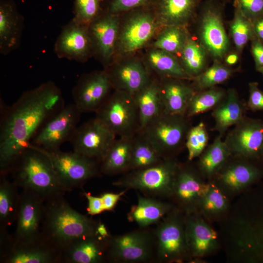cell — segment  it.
Returning a JSON list of instances; mask_svg holds the SVG:
<instances>
[{
  "label": "cell",
  "mask_w": 263,
  "mask_h": 263,
  "mask_svg": "<svg viewBox=\"0 0 263 263\" xmlns=\"http://www.w3.org/2000/svg\"><path fill=\"white\" fill-rule=\"evenodd\" d=\"M0 108V174L7 175L43 126L65 105L60 88L48 81Z\"/></svg>",
  "instance_id": "1"
},
{
  "label": "cell",
  "mask_w": 263,
  "mask_h": 263,
  "mask_svg": "<svg viewBox=\"0 0 263 263\" xmlns=\"http://www.w3.org/2000/svg\"><path fill=\"white\" fill-rule=\"evenodd\" d=\"M100 221L79 213L61 195L45 201L41 232L62 252L75 240L97 233Z\"/></svg>",
  "instance_id": "2"
},
{
  "label": "cell",
  "mask_w": 263,
  "mask_h": 263,
  "mask_svg": "<svg viewBox=\"0 0 263 263\" xmlns=\"http://www.w3.org/2000/svg\"><path fill=\"white\" fill-rule=\"evenodd\" d=\"M10 173L12 181L19 188L34 192L45 201L67 192L59 182L48 154L32 145L19 157Z\"/></svg>",
  "instance_id": "3"
},
{
  "label": "cell",
  "mask_w": 263,
  "mask_h": 263,
  "mask_svg": "<svg viewBox=\"0 0 263 263\" xmlns=\"http://www.w3.org/2000/svg\"><path fill=\"white\" fill-rule=\"evenodd\" d=\"M179 164L174 158L164 159L154 166L130 171L113 182V185L138 191L158 199L171 197Z\"/></svg>",
  "instance_id": "4"
},
{
  "label": "cell",
  "mask_w": 263,
  "mask_h": 263,
  "mask_svg": "<svg viewBox=\"0 0 263 263\" xmlns=\"http://www.w3.org/2000/svg\"><path fill=\"white\" fill-rule=\"evenodd\" d=\"M191 127L184 114L164 112L150 121L140 131L163 159L174 158L185 146Z\"/></svg>",
  "instance_id": "5"
},
{
  "label": "cell",
  "mask_w": 263,
  "mask_h": 263,
  "mask_svg": "<svg viewBox=\"0 0 263 263\" xmlns=\"http://www.w3.org/2000/svg\"><path fill=\"white\" fill-rule=\"evenodd\" d=\"M116 136L132 138L141 130L139 113L132 95L115 90L95 113Z\"/></svg>",
  "instance_id": "6"
},
{
  "label": "cell",
  "mask_w": 263,
  "mask_h": 263,
  "mask_svg": "<svg viewBox=\"0 0 263 263\" xmlns=\"http://www.w3.org/2000/svg\"><path fill=\"white\" fill-rule=\"evenodd\" d=\"M108 243V262H154V235L153 230L149 227H140L122 235H111Z\"/></svg>",
  "instance_id": "7"
},
{
  "label": "cell",
  "mask_w": 263,
  "mask_h": 263,
  "mask_svg": "<svg viewBox=\"0 0 263 263\" xmlns=\"http://www.w3.org/2000/svg\"><path fill=\"white\" fill-rule=\"evenodd\" d=\"M44 151L51 159L59 182L67 192L80 188L88 180L102 175L100 163L74 151L64 152L60 149Z\"/></svg>",
  "instance_id": "8"
},
{
  "label": "cell",
  "mask_w": 263,
  "mask_h": 263,
  "mask_svg": "<svg viewBox=\"0 0 263 263\" xmlns=\"http://www.w3.org/2000/svg\"><path fill=\"white\" fill-rule=\"evenodd\" d=\"M173 210L153 230L155 242L154 262L182 261L189 254L188 247L185 220Z\"/></svg>",
  "instance_id": "9"
},
{
  "label": "cell",
  "mask_w": 263,
  "mask_h": 263,
  "mask_svg": "<svg viewBox=\"0 0 263 263\" xmlns=\"http://www.w3.org/2000/svg\"><path fill=\"white\" fill-rule=\"evenodd\" d=\"M222 2L219 0H207L200 8L199 41L207 52L218 60L224 58L229 46L223 23Z\"/></svg>",
  "instance_id": "10"
},
{
  "label": "cell",
  "mask_w": 263,
  "mask_h": 263,
  "mask_svg": "<svg viewBox=\"0 0 263 263\" xmlns=\"http://www.w3.org/2000/svg\"><path fill=\"white\" fill-rule=\"evenodd\" d=\"M81 114L74 103L65 105L40 129L31 145L47 151L59 150L64 143L70 142Z\"/></svg>",
  "instance_id": "11"
},
{
  "label": "cell",
  "mask_w": 263,
  "mask_h": 263,
  "mask_svg": "<svg viewBox=\"0 0 263 263\" xmlns=\"http://www.w3.org/2000/svg\"><path fill=\"white\" fill-rule=\"evenodd\" d=\"M116 137L112 131L94 117L78 126L70 142L73 151L100 164Z\"/></svg>",
  "instance_id": "12"
},
{
  "label": "cell",
  "mask_w": 263,
  "mask_h": 263,
  "mask_svg": "<svg viewBox=\"0 0 263 263\" xmlns=\"http://www.w3.org/2000/svg\"><path fill=\"white\" fill-rule=\"evenodd\" d=\"M45 201L37 193L22 190L13 234L14 244L26 243L39 237L45 210Z\"/></svg>",
  "instance_id": "13"
},
{
  "label": "cell",
  "mask_w": 263,
  "mask_h": 263,
  "mask_svg": "<svg viewBox=\"0 0 263 263\" xmlns=\"http://www.w3.org/2000/svg\"><path fill=\"white\" fill-rule=\"evenodd\" d=\"M112 87L106 71L84 75L72 90L74 103L82 113H95L109 96Z\"/></svg>",
  "instance_id": "14"
},
{
  "label": "cell",
  "mask_w": 263,
  "mask_h": 263,
  "mask_svg": "<svg viewBox=\"0 0 263 263\" xmlns=\"http://www.w3.org/2000/svg\"><path fill=\"white\" fill-rule=\"evenodd\" d=\"M225 140L231 153L256 156L263 150V121L245 118L235 125Z\"/></svg>",
  "instance_id": "15"
},
{
  "label": "cell",
  "mask_w": 263,
  "mask_h": 263,
  "mask_svg": "<svg viewBox=\"0 0 263 263\" xmlns=\"http://www.w3.org/2000/svg\"><path fill=\"white\" fill-rule=\"evenodd\" d=\"M92 43L88 26L73 19L62 28L55 44V52L60 58L84 61L90 54Z\"/></svg>",
  "instance_id": "16"
},
{
  "label": "cell",
  "mask_w": 263,
  "mask_h": 263,
  "mask_svg": "<svg viewBox=\"0 0 263 263\" xmlns=\"http://www.w3.org/2000/svg\"><path fill=\"white\" fill-rule=\"evenodd\" d=\"M155 11L148 7L136 11L129 19L120 36L122 52H134L145 44L153 35L156 28Z\"/></svg>",
  "instance_id": "17"
},
{
  "label": "cell",
  "mask_w": 263,
  "mask_h": 263,
  "mask_svg": "<svg viewBox=\"0 0 263 263\" xmlns=\"http://www.w3.org/2000/svg\"><path fill=\"white\" fill-rule=\"evenodd\" d=\"M109 238L95 233L75 240L62 251L61 263L107 262Z\"/></svg>",
  "instance_id": "18"
},
{
  "label": "cell",
  "mask_w": 263,
  "mask_h": 263,
  "mask_svg": "<svg viewBox=\"0 0 263 263\" xmlns=\"http://www.w3.org/2000/svg\"><path fill=\"white\" fill-rule=\"evenodd\" d=\"M62 252L41 234L29 242L14 245L2 263H61Z\"/></svg>",
  "instance_id": "19"
},
{
  "label": "cell",
  "mask_w": 263,
  "mask_h": 263,
  "mask_svg": "<svg viewBox=\"0 0 263 263\" xmlns=\"http://www.w3.org/2000/svg\"><path fill=\"white\" fill-rule=\"evenodd\" d=\"M210 186L201 182L189 166L179 164L171 197H173L181 207L189 212L206 194Z\"/></svg>",
  "instance_id": "20"
},
{
  "label": "cell",
  "mask_w": 263,
  "mask_h": 263,
  "mask_svg": "<svg viewBox=\"0 0 263 263\" xmlns=\"http://www.w3.org/2000/svg\"><path fill=\"white\" fill-rule=\"evenodd\" d=\"M24 27V18L14 2H0V53L7 55L20 44Z\"/></svg>",
  "instance_id": "21"
},
{
  "label": "cell",
  "mask_w": 263,
  "mask_h": 263,
  "mask_svg": "<svg viewBox=\"0 0 263 263\" xmlns=\"http://www.w3.org/2000/svg\"><path fill=\"white\" fill-rule=\"evenodd\" d=\"M117 15L106 13L88 26L92 46L104 62H108L113 54L118 34Z\"/></svg>",
  "instance_id": "22"
},
{
  "label": "cell",
  "mask_w": 263,
  "mask_h": 263,
  "mask_svg": "<svg viewBox=\"0 0 263 263\" xmlns=\"http://www.w3.org/2000/svg\"><path fill=\"white\" fill-rule=\"evenodd\" d=\"M115 90L134 95L150 80L149 74L139 62L131 61L106 71Z\"/></svg>",
  "instance_id": "23"
},
{
  "label": "cell",
  "mask_w": 263,
  "mask_h": 263,
  "mask_svg": "<svg viewBox=\"0 0 263 263\" xmlns=\"http://www.w3.org/2000/svg\"><path fill=\"white\" fill-rule=\"evenodd\" d=\"M201 0H156L153 6L156 17L166 26H184L194 18Z\"/></svg>",
  "instance_id": "24"
},
{
  "label": "cell",
  "mask_w": 263,
  "mask_h": 263,
  "mask_svg": "<svg viewBox=\"0 0 263 263\" xmlns=\"http://www.w3.org/2000/svg\"><path fill=\"white\" fill-rule=\"evenodd\" d=\"M181 79L165 77L159 82L163 112L186 114L189 103L195 93Z\"/></svg>",
  "instance_id": "25"
},
{
  "label": "cell",
  "mask_w": 263,
  "mask_h": 263,
  "mask_svg": "<svg viewBox=\"0 0 263 263\" xmlns=\"http://www.w3.org/2000/svg\"><path fill=\"white\" fill-rule=\"evenodd\" d=\"M137 195V204L132 206L127 214V219L140 227L157 225L173 209L171 204L160 199Z\"/></svg>",
  "instance_id": "26"
},
{
  "label": "cell",
  "mask_w": 263,
  "mask_h": 263,
  "mask_svg": "<svg viewBox=\"0 0 263 263\" xmlns=\"http://www.w3.org/2000/svg\"><path fill=\"white\" fill-rule=\"evenodd\" d=\"M185 229L189 254L203 256L215 245L216 232L201 220L188 216L185 219Z\"/></svg>",
  "instance_id": "27"
},
{
  "label": "cell",
  "mask_w": 263,
  "mask_h": 263,
  "mask_svg": "<svg viewBox=\"0 0 263 263\" xmlns=\"http://www.w3.org/2000/svg\"><path fill=\"white\" fill-rule=\"evenodd\" d=\"M245 107L234 89H230L225 97L215 108L212 116L215 119V130L222 134L230 127L236 125L244 117Z\"/></svg>",
  "instance_id": "28"
},
{
  "label": "cell",
  "mask_w": 263,
  "mask_h": 263,
  "mask_svg": "<svg viewBox=\"0 0 263 263\" xmlns=\"http://www.w3.org/2000/svg\"><path fill=\"white\" fill-rule=\"evenodd\" d=\"M132 138L119 137L115 139L100 162L102 175L114 176L129 171Z\"/></svg>",
  "instance_id": "29"
},
{
  "label": "cell",
  "mask_w": 263,
  "mask_h": 263,
  "mask_svg": "<svg viewBox=\"0 0 263 263\" xmlns=\"http://www.w3.org/2000/svg\"><path fill=\"white\" fill-rule=\"evenodd\" d=\"M132 96L139 111L141 130L163 112L159 82L150 79L143 88Z\"/></svg>",
  "instance_id": "30"
},
{
  "label": "cell",
  "mask_w": 263,
  "mask_h": 263,
  "mask_svg": "<svg viewBox=\"0 0 263 263\" xmlns=\"http://www.w3.org/2000/svg\"><path fill=\"white\" fill-rule=\"evenodd\" d=\"M6 176L0 174V230L16 222L20 200L19 188Z\"/></svg>",
  "instance_id": "31"
},
{
  "label": "cell",
  "mask_w": 263,
  "mask_h": 263,
  "mask_svg": "<svg viewBox=\"0 0 263 263\" xmlns=\"http://www.w3.org/2000/svg\"><path fill=\"white\" fill-rule=\"evenodd\" d=\"M163 160L140 131L133 137L129 171L154 166Z\"/></svg>",
  "instance_id": "32"
},
{
  "label": "cell",
  "mask_w": 263,
  "mask_h": 263,
  "mask_svg": "<svg viewBox=\"0 0 263 263\" xmlns=\"http://www.w3.org/2000/svg\"><path fill=\"white\" fill-rule=\"evenodd\" d=\"M148 58L151 68L163 78L192 79L173 54L155 49L149 52Z\"/></svg>",
  "instance_id": "33"
},
{
  "label": "cell",
  "mask_w": 263,
  "mask_h": 263,
  "mask_svg": "<svg viewBox=\"0 0 263 263\" xmlns=\"http://www.w3.org/2000/svg\"><path fill=\"white\" fill-rule=\"evenodd\" d=\"M207 53L200 41L188 38L181 52L182 65L192 79L204 71Z\"/></svg>",
  "instance_id": "34"
},
{
  "label": "cell",
  "mask_w": 263,
  "mask_h": 263,
  "mask_svg": "<svg viewBox=\"0 0 263 263\" xmlns=\"http://www.w3.org/2000/svg\"><path fill=\"white\" fill-rule=\"evenodd\" d=\"M221 136H217L213 143L201 155L199 166L206 175L210 176L218 171L231 154Z\"/></svg>",
  "instance_id": "35"
},
{
  "label": "cell",
  "mask_w": 263,
  "mask_h": 263,
  "mask_svg": "<svg viewBox=\"0 0 263 263\" xmlns=\"http://www.w3.org/2000/svg\"><path fill=\"white\" fill-rule=\"evenodd\" d=\"M259 175V170L250 165L238 163L231 165L220 174L222 183L233 190L240 189L252 182Z\"/></svg>",
  "instance_id": "36"
},
{
  "label": "cell",
  "mask_w": 263,
  "mask_h": 263,
  "mask_svg": "<svg viewBox=\"0 0 263 263\" xmlns=\"http://www.w3.org/2000/svg\"><path fill=\"white\" fill-rule=\"evenodd\" d=\"M226 93L221 89L211 88L195 92L187 108L186 115L190 118L215 108L224 99Z\"/></svg>",
  "instance_id": "37"
},
{
  "label": "cell",
  "mask_w": 263,
  "mask_h": 263,
  "mask_svg": "<svg viewBox=\"0 0 263 263\" xmlns=\"http://www.w3.org/2000/svg\"><path fill=\"white\" fill-rule=\"evenodd\" d=\"M188 38L183 26H168L159 35L153 46L155 49L173 55L181 53Z\"/></svg>",
  "instance_id": "38"
},
{
  "label": "cell",
  "mask_w": 263,
  "mask_h": 263,
  "mask_svg": "<svg viewBox=\"0 0 263 263\" xmlns=\"http://www.w3.org/2000/svg\"><path fill=\"white\" fill-rule=\"evenodd\" d=\"M231 38L237 51L241 53L249 41L255 37L252 22L235 6L234 16L230 24Z\"/></svg>",
  "instance_id": "39"
},
{
  "label": "cell",
  "mask_w": 263,
  "mask_h": 263,
  "mask_svg": "<svg viewBox=\"0 0 263 263\" xmlns=\"http://www.w3.org/2000/svg\"><path fill=\"white\" fill-rule=\"evenodd\" d=\"M208 68L204 71L195 78L197 87L200 90L212 88L227 80L233 73V70L222 64L218 60Z\"/></svg>",
  "instance_id": "40"
},
{
  "label": "cell",
  "mask_w": 263,
  "mask_h": 263,
  "mask_svg": "<svg viewBox=\"0 0 263 263\" xmlns=\"http://www.w3.org/2000/svg\"><path fill=\"white\" fill-rule=\"evenodd\" d=\"M208 141V133L203 122L190 128L188 133L185 144L189 161H191L202 154L207 146Z\"/></svg>",
  "instance_id": "41"
},
{
  "label": "cell",
  "mask_w": 263,
  "mask_h": 263,
  "mask_svg": "<svg viewBox=\"0 0 263 263\" xmlns=\"http://www.w3.org/2000/svg\"><path fill=\"white\" fill-rule=\"evenodd\" d=\"M103 0H74V16L75 22L88 26L99 17Z\"/></svg>",
  "instance_id": "42"
},
{
  "label": "cell",
  "mask_w": 263,
  "mask_h": 263,
  "mask_svg": "<svg viewBox=\"0 0 263 263\" xmlns=\"http://www.w3.org/2000/svg\"><path fill=\"white\" fill-rule=\"evenodd\" d=\"M201 200L203 208L210 213L220 212L224 210L227 206L225 197L217 187L213 185H210L209 189Z\"/></svg>",
  "instance_id": "43"
},
{
  "label": "cell",
  "mask_w": 263,
  "mask_h": 263,
  "mask_svg": "<svg viewBox=\"0 0 263 263\" xmlns=\"http://www.w3.org/2000/svg\"><path fill=\"white\" fill-rule=\"evenodd\" d=\"M156 0H106L107 13L117 15L135 9L154 6Z\"/></svg>",
  "instance_id": "44"
},
{
  "label": "cell",
  "mask_w": 263,
  "mask_h": 263,
  "mask_svg": "<svg viewBox=\"0 0 263 263\" xmlns=\"http://www.w3.org/2000/svg\"><path fill=\"white\" fill-rule=\"evenodd\" d=\"M234 6L251 22L263 18V0H235Z\"/></svg>",
  "instance_id": "45"
},
{
  "label": "cell",
  "mask_w": 263,
  "mask_h": 263,
  "mask_svg": "<svg viewBox=\"0 0 263 263\" xmlns=\"http://www.w3.org/2000/svg\"><path fill=\"white\" fill-rule=\"evenodd\" d=\"M249 95L247 105L253 111L263 110V91L259 87L257 82L249 84Z\"/></svg>",
  "instance_id": "46"
},
{
  "label": "cell",
  "mask_w": 263,
  "mask_h": 263,
  "mask_svg": "<svg viewBox=\"0 0 263 263\" xmlns=\"http://www.w3.org/2000/svg\"><path fill=\"white\" fill-rule=\"evenodd\" d=\"M83 195L88 201L87 214L92 216L99 214L104 211L100 196H94L83 191Z\"/></svg>",
  "instance_id": "47"
},
{
  "label": "cell",
  "mask_w": 263,
  "mask_h": 263,
  "mask_svg": "<svg viewBox=\"0 0 263 263\" xmlns=\"http://www.w3.org/2000/svg\"><path fill=\"white\" fill-rule=\"evenodd\" d=\"M251 42V52L254 58L256 69L259 72L263 68V42L256 37Z\"/></svg>",
  "instance_id": "48"
},
{
  "label": "cell",
  "mask_w": 263,
  "mask_h": 263,
  "mask_svg": "<svg viewBox=\"0 0 263 263\" xmlns=\"http://www.w3.org/2000/svg\"><path fill=\"white\" fill-rule=\"evenodd\" d=\"M127 189L118 193L105 192L100 195L105 211H113L121 197L128 191Z\"/></svg>",
  "instance_id": "49"
},
{
  "label": "cell",
  "mask_w": 263,
  "mask_h": 263,
  "mask_svg": "<svg viewBox=\"0 0 263 263\" xmlns=\"http://www.w3.org/2000/svg\"><path fill=\"white\" fill-rule=\"evenodd\" d=\"M255 37L263 42V18L252 21Z\"/></svg>",
  "instance_id": "50"
},
{
  "label": "cell",
  "mask_w": 263,
  "mask_h": 263,
  "mask_svg": "<svg viewBox=\"0 0 263 263\" xmlns=\"http://www.w3.org/2000/svg\"><path fill=\"white\" fill-rule=\"evenodd\" d=\"M224 58L226 64L230 66L233 65L237 62L239 56L236 53H230L226 55Z\"/></svg>",
  "instance_id": "51"
},
{
  "label": "cell",
  "mask_w": 263,
  "mask_h": 263,
  "mask_svg": "<svg viewBox=\"0 0 263 263\" xmlns=\"http://www.w3.org/2000/svg\"><path fill=\"white\" fill-rule=\"evenodd\" d=\"M259 72H260L263 76V68L261 69Z\"/></svg>",
  "instance_id": "52"
},
{
  "label": "cell",
  "mask_w": 263,
  "mask_h": 263,
  "mask_svg": "<svg viewBox=\"0 0 263 263\" xmlns=\"http://www.w3.org/2000/svg\"><path fill=\"white\" fill-rule=\"evenodd\" d=\"M220 0V1H222V2H224V1H228V0Z\"/></svg>",
  "instance_id": "53"
},
{
  "label": "cell",
  "mask_w": 263,
  "mask_h": 263,
  "mask_svg": "<svg viewBox=\"0 0 263 263\" xmlns=\"http://www.w3.org/2000/svg\"><path fill=\"white\" fill-rule=\"evenodd\" d=\"M262 151L263 152V151Z\"/></svg>",
  "instance_id": "54"
}]
</instances>
